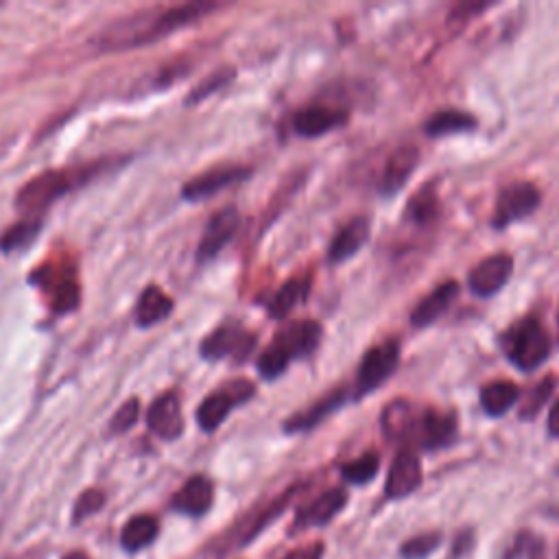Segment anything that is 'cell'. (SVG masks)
Listing matches in <instances>:
<instances>
[{
  "label": "cell",
  "mask_w": 559,
  "mask_h": 559,
  "mask_svg": "<svg viewBox=\"0 0 559 559\" xmlns=\"http://www.w3.org/2000/svg\"><path fill=\"white\" fill-rule=\"evenodd\" d=\"M217 9L219 5L214 3H186L177 7L142 9L138 14L116 20L114 25L107 27L97 40L99 51L116 53L153 44L166 38V35L173 31L193 25V22L201 20Z\"/></svg>",
  "instance_id": "cell-1"
},
{
  "label": "cell",
  "mask_w": 559,
  "mask_h": 559,
  "mask_svg": "<svg viewBox=\"0 0 559 559\" xmlns=\"http://www.w3.org/2000/svg\"><path fill=\"white\" fill-rule=\"evenodd\" d=\"M107 169H110V162L99 160V162L68 166V169H57V171H46L42 175H35L33 180H29L18 190L16 208L25 212L27 217L42 214L51 204H55L57 199H62L66 193H70V190L92 182L94 177L103 175Z\"/></svg>",
  "instance_id": "cell-2"
},
{
  "label": "cell",
  "mask_w": 559,
  "mask_h": 559,
  "mask_svg": "<svg viewBox=\"0 0 559 559\" xmlns=\"http://www.w3.org/2000/svg\"><path fill=\"white\" fill-rule=\"evenodd\" d=\"M321 341V326L315 319H297L284 326L271 346L260 354L258 372L263 378L273 380L287 372V367L295 359L313 354Z\"/></svg>",
  "instance_id": "cell-3"
},
{
  "label": "cell",
  "mask_w": 559,
  "mask_h": 559,
  "mask_svg": "<svg viewBox=\"0 0 559 559\" xmlns=\"http://www.w3.org/2000/svg\"><path fill=\"white\" fill-rule=\"evenodd\" d=\"M503 348L518 370L533 372L551 356V337L538 319L527 317L505 332Z\"/></svg>",
  "instance_id": "cell-4"
},
{
  "label": "cell",
  "mask_w": 559,
  "mask_h": 559,
  "mask_svg": "<svg viewBox=\"0 0 559 559\" xmlns=\"http://www.w3.org/2000/svg\"><path fill=\"white\" fill-rule=\"evenodd\" d=\"M256 394V387L249 380H234L225 387L212 391V394L199 404L197 409V424L201 431L212 433L225 422V418L236 409L245 404L249 398Z\"/></svg>",
  "instance_id": "cell-5"
},
{
  "label": "cell",
  "mask_w": 559,
  "mask_h": 559,
  "mask_svg": "<svg viewBox=\"0 0 559 559\" xmlns=\"http://www.w3.org/2000/svg\"><path fill=\"white\" fill-rule=\"evenodd\" d=\"M400 341L389 339L365 352L356 374V394L367 396L398 370Z\"/></svg>",
  "instance_id": "cell-6"
},
{
  "label": "cell",
  "mask_w": 559,
  "mask_h": 559,
  "mask_svg": "<svg viewBox=\"0 0 559 559\" xmlns=\"http://www.w3.org/2000/svg\"><path fill=\"white\" fill-rule=\"evenodd\" d=\"M540 201H542V195L535 184H531V182L511 184V186L503 188L501 195H498L492 225L498 230H503L509 223L525 219L531 212H535V208L540 206Z\"/></svg>",
  "instance_id": "cell-7"
},
{
  "label": "cell",
  "mask_w": 559,
  "mask_h": 559,
  "mask_svg": "<svg viewBox=\"0 0 559 559\" xmlns=\"http://www.w3.org/2000/svg\"><path fill=\"white\" fill-rule=\"evenodd\" d=\"M33 282H38L44 293L51 297L53 311L64 313L73 311L79 304V284L75 273H70L68 267H53L44 265L40 271L33 273Z\"/></svg>",
  "instance_id": "cell-8"
},
{
  "label": "cell",
  "mask_w": 559,
  "mask_h": 559,
  "mask_svg": "<svg viewBox=\"0 0 559 559\" xmlns=\"http://www.w3.org/2000/svg\"><path fill=\"white\" fill-rule=\"evenodd\" d=\"M457 435V420L453 413H439L435 409H424L415 415L411 437L426 450L444 448L453 442Z\"/></svg>",
  "instance_id": "cell-9"
},
{
  "label": "cell",
  "mask_w": 559,
  "mask_h": 559,
  "mask_svg": "<svg viewBox=\"0 0 559 559\" xmlns=\"http://www.w3.org/2000/svg\"><path fill=\"white\" fill-rule=\"evenodd\" d=\"M239 225H241V214L234 208H223L221 212L214 214L206 225L204 236H201L199 241V249H197L199 263H208V260H212L214 256H219L223 252V247L234 239L236 232H239Z\"/></svg>",
  "instance_id": "cell-10"
},
{
  "label": "cell",
  "mask_w": 559,
  "mask_h": 559,
  "mask_svg": "<svg viewBox=\"0 0 559 559\" xmlns=\"http://www.w3.org/2000/svg\"><path fill=\"white\" fill-rule=\"evenodd\" d=\"M254 343H256V337L249 335V332L243 330L241 326L225 324L201 341L199 352L206 361H221V359H230V356H236V354H241V356L247 354Z\"/></svg>",
  "instance_id": "cell-11"
},
{
  "label": "cell",
  "mask_w": 559,
  "mask_h": 559,
  "mask_svg": "<svg viewBox=\"0 0 559 559\" xmlns=\"http://www.w3.org/2000/svg\"><path fill=\"white\" fill-rule=\"evenodd\" d=\"M514 271V258L509 254H494L470 271L468 284L470 291L477 297H492L501 291Z\"/></svg>",
  "instance_id": "cell-12"
},
{
  "label": "cell",
  "mask_w": 559,
  "mask_h": 559,
  "mask_svg": "<svg viewBox=\"0 0 559 559\" xmlns=\"http://www.w3.org/2000/svg\"><path fill=\"white\" fill-rule=\"evenodd\" d=\"M147 424L158 437L171 442L184 433V415L182 402L177 391H164L162 396L153 400L151 409L147 413Z\"/></svg>",
  "instance_id": "cell-13"
},
{
  "label": "cell",
  "mask_w": 559,
  "mask_h": 559,
  "mask_svg": "<svg viewBox=\"0 0 559 559\" xmlns=\"http://www.w3.org/2000/svg\"><path fill=\"white\" fill-rule=\"evenodd\" d=\"M247 166H217V169H212L208 173H201L195 180H190L188 184H184L182 188V197L188 201H201V199H208L212 195H217L219 190L228 188L236 182H243L249 177Z\"/></svg>",
  "instance_id": "cell-14"
},
{
  "label": "cell",
  "mask_w": 559,
  "mask_h": 559,
  "mask_svg": "<svg viewBox=\"0 0 559 559\" xmlns=\"http://www.w3.org/2000/svg\"><path fill=\"white\" fill-rule=\"evenodd\" d=\"M370 232H372L370 217H354L350 223L343 225L330 243L328 249L330 263L332 265L346 263V260H350L354 254H359L367 239H370Z\"/></svg>",
  "instance_id": "cell-15"
},
{
  "label": "cell",
  "mask_w": 559,
  "mask_h": 559,
  "mask_svg": "<svg viewBox=\"0 0 559 559\" xmlns=\"http://www.w3.org/2000/svg\"><path fill=\"white\" fill-rule=\"evenodd\" d=\"M348 112L335 110V107H304L293 118V129L302 138H317L324 136L332 129L346 125Z\"/></svg>",
  "instance_id": "cell-16"
},
{
  "label": "cell",
  "mask_w": 559,
  "mask_h": 559,
  "mask_svg": "<svg viewBox=\"0 0 559 559\" xmlns=\"http://www.w3.org/2000/svg\"><path fill=\"white\" fill-rule=\"evenodd\" d=\"M422 483V466L420 459L409 450L400 453L394 463H391L387 481H385V494L389 498H404L415 492Z\"/></svg>",
  "instance_id": "cell-17"
},
{
  "label": "cell",
  "mask_w": 559,
  "mask_h": 559,
  "mask_svg": "<svg viewBox=\"0 0 559 559\" xmlns=\"http://www.w3.org/2000/svg\"><path fill=\"white\" fill-rule=\"evenodd\" d=\"M418 162H420V151L413 145H402L391 153V158L387 160L383 171V193L396 195L398 190L409 182L411 173L418 169Z\"/></svg>",
  "instance_id": "cell-18"
},
{
  "label": "cell",
  "mask_w": 559,
  "mask_h": 559,
  "mask_svg": "<svg viewBox=\"0 0 559 559\" xmlns=\"http://www.w3.org/2000/svg\"><path fill=\"white\" fill-rule=\"evenodd\" d=\"M457 295H459V284L457 282L439 284V287L433 293H428L424 300L413 308V313H411L413 326L415 328L431 326L433 321H437L448 311L450 306H453V302L457 300Z\"/></svg>",
  "instance_id": "cell-19"
},
{
  "label": "cell",
  "mask_w": 559,
  "mask_h": 559,
  "mask_svg": "<svg viewBox=\"0 0 559 559\" xmlns=\"http://www.w3.org/2000/svg\"><path fill=\"white\" fill-rule=\"evenodd\" d=\"M214 487L206 477L188 479L186 485L173 498V507L188 516H204L212 505Z\"/></svg>",
  "instance_id": "cell-20"
},
{
  "label": "cell",
  "mask_w": 559,
  "mask_h": 559,
  "mask_svg": "<svg viewBox=\"0 0 559 559\" xmlns=\"http://www.w3.org/2000/svg\"><path fill=\"white\" fill-rule=\"evenodd\" d=\"M348 503V494L341 490V487H332V490L321 494L317 501H313L306 509L300 511L297 516V525H306V527H319L326 525L332 518H335L339 511L346 507Z\"/></svg>",
  "instance_id": "cell-21"
},
{
  "label": "cell",
  "mask_w": 559,
  "mask_h": 559,
  "mask_svg": "<svg viewBox=\"0 0 559 559\" xmlns=\"http://www.w3.org/2000/svg\"><path fill=\"white\" fill-rule=\"evenodd\" d=\"M415 415L418 411L407 400H391L387 404L383 415H380V426H383V433L389 442H404L411 437Z\"/></svg>",
  "instance_id": "cell-22"
},
{
  "label": "cell",
  "mask_w": 559,
  "mask_h": 559,
  "mask_svg": "<svg viewBox=\"0 0 559 559\" xmlns=\"http://www.w3.org/2000/svg\"><path fill=\"white\" fill-rule=\"evenodd\" d=\"M173 311V300L156 284H151L140 293V300L136 306V321L140 328H151L160 324Z\"/></svg>",
  "instance_id": "cell-23"
},
{
  "label": "cell",
  "mask_w": 559,
  "mask_h": 559,
  "mask_svg": "<svg viewBox=\"0 0 559 559\" xmlns=\"http://www.w3.org/2000/svg\"><path fill=\"white\" fill-rule=\"evenodd\" d=\"M520 389L511 380H494L481 391V407L487 415L498 418L505 415L518 402Z\"/></svg>",
  "instance_id": "cell-24"
},
{
  "label": "cell",
  "mask_w": 559,
  "mask_h": 559,
  "mask_svg": "<svg viewBox=\"0 0 559 559\" xmlns=\"http://www.w3.org/2000/svg\"><path fill=\"white\" fill-rule=\"evenodd\" d=\"M424 129H426V134L433 138L472 132V129H477V118L470 116L468 112H461V110H442L428 118Z\"/></svg>",
  "instance_id": "cell-25"
},
{
  "label": "cell",
  "mask_w": 559,
  "mask_h": 559,
  "mask_svg": "<svg viewBox=\"0 0 559 559\" xmlns=\"http://www.w3.org/2000/svg\"><path fill=\"white\" fill-rule=\"evenodd\" d=\"M343 404H346V394H343V391H335V394L319 400L313 409H308L300 415H295V418H291L287 424H284V431L287 433L308 431V428L317 426L321 420L328 418L330 413H335L339 407H343Z\"/></svg>",
  "instance_id": "cell-26"
},
{
  "label": "cell",
  "mask_w": 559,
  "mask_h": 559,
  "mask_svg": "<svg viewBox=\"0 0 559 559\" xmlns=\"http://www.w3.org/2000/svg\"><path fill=\"white\" fill-rule=\"evenodd\" d=\"M308 291H311V280L306 278H293L287 284H282L280 291L273 295V300L269 302V317L273 319H284L287 317L297 304H302Z\"/></svg>",
  "instance_id": "cell-27"
},
{
  "label": "cell",
  "mask_w": 559,
  "mask_h": 559,
  "mask_svg": "<svg viewBox=\"0 0 559 559\" xmlns=\"http://www.w3.org/2000/svg\"><path fill=\"white\" fill-rule=\"evenodd\" d=\"M158 535V520L151 516H136L127 522L121 533V542L127 551H140L149 546Z\"/></svg>",
  "instance_id": "cell-28"
},
{
  "label": "cell",
  "mask_w": 559,
  "mask_h": 559,
  "mask_svg": "<svg viewBox=\"0 0 559 559\" xmlns=\"http://www.w3.org/2000/svg\"><path fill=\"white\" fill-rule=\"evenodd\" d=\"M40 228H42V221L38 217L22 219L20 223L11 225V228L0 236V249H3V252H16V249L27 247L35 236L40 234Z\"/></svg>",
  "instance_id": "cell-29"
},
{
  "label": "cell",
  "mask_w": 559,
  "mask_h": 559,
  "mask_svg": "<svg viewBox=\"0 0 559 559\" xmlns=\"http://www.w3.org/2000/svg\"><path fill=\"white\" fill-rule=\"evenodd\" d=\"M437 212H439L437 193L428 186H424L407 206V214L415 223H431L437 217Z\"/></svg>",
  "instance_id": "cell-30"
},
{
  "label": "cell",
  "mask_w": 559,
  "mask_h": 559,
  "mask_svg": "<svg viewBox=\"0 0 559 559\" xmlns=\"http://www.w3.org/2000/svg\"><path fill=\"white\" fill-rule=\"evenodd\" d=\"M378 468H380L378 455L367 453V455H363L359 459L346 463V466L341 468V474H343V479H346V481L363 485V483H370L376 477Z\"/></svg>",
  "instance_id": "cell-31"
},
{
  "label": "cell",
  "mask_w": 559,
  "mask_h": 559,
  "mask_svg": "<svg viewBox=\"0 0 559 559\" xmlns=\"http://www.w3.org/2000/svg\"><path fill=\"white\" fill-rule=\"evenodd\" d=\"M553 389H555V378L553 376H549V378H544L542 383H538L535 385L529 394H527V398H525V402H522V407H520V418H533V415H538L540 413V409L544 407L546 402H549V398H551V394H553Z\"/></svg>",
  "instance_id": "cell-32"
},
{
  "label": "cell",
  "mask_w": 559,
  "mask_h": 559,
  "mask_svg": "<svg viewBox=\"0 0 559 559\" xmlns=\"http://www.w3.org/2000/svg\"><path fill=\"white\" fill-rule=\"evenodd\" d=\"M232 77H234V70H230V68L219 70V73H214L204 83H199V86L193 92H190V97L186 99V103H197V101L208 99L212 92H217V90H221L225 86V83H230Z\"/></svg>",
  "instance_id": "cell-33"
},
{
  "label": "cell",
  "mask_w": 559,
  "mask_h": 559,
  "mask_svg": "<svg viewBox=\"0 0 559 559\" xmlns=\"http://www.w3.org/2000/svg\"><path fill=\"white\" fill-rule=\"evenodd\" d=\"M138 415H140V400L132 398L127 400L121 409L114 413L112 424H110V431L112 433H125L138 422Z\"/></svg>",
  "instance_id": "cell-34"
},
{
  "label": "cell",
  "mask_w": 559,
  "mask_h": 559,
  "mask_svg": "<svg viewBox=\"0 0 559 559\" xmlns=\"http://www.w3.org/2000/svg\"><path fill=\"white\" fill-rule=\"evenodd\" d=\"M437 546H439L437 535H418V538H413L402 546V557L404 559H424L431 555Z\"/></svg>",
  "instance_id": "cell-35"
},
{
  "label": "cell",
  "mask_w": 559,
  "mask_h": 559,
  "mask_svg": "<svg viewBox=\"0 0 559 559\" xmlns=\"http://www.w3.org/2000/svg\"><path fill=\"white\" fill-rule=\"evenodd\" d=\"M103 503H105L103 492H99V490L83 492L75 503V522H81V520H86L88 516L97 514V511L103 507Z\"/></svg>",
  "instance_id": "cell-36"
},
{
  "label": "cell",
  "mask_w": 559,
  "mask_h": 559,
  "mask_svg": "<svg viewBox=\"0 0 559 559\" xmlns=\"http://www.w3.org/2000/svg\"><path fill=\"white\" fill-rule=\"evenodd\" d=\"M321 553H324V546L308 544V546H302V549L293 551L291 555H287V559H321Z\"/></svg>",
  "instance_id": "cell-37"
},
{
  "label": "cell",
  "mask_w": 559,
  "mask_h": 559,
  "mask_svg": "<svg viewBox=\"0 0 559 559\" xmlns=\"http://www.w3.org/2000/svg\"><path fill=\"white\" fill-rule=\"evenodd\" d=\"M549 433L553 437H559V400L555 402V407L551 409V415H549Z\"/></svg>",
  "instance_id": "cell-38"
},
{
  "label": "cell",
  "mask_w": 559,
  "mask_h": 559,
  "mask_svg": "<svg viewBox=\"0 0 559 559\" xmlns=\"http://www.w3.org/2000/svg\"><path fill=\"white\" fill-rule=\"evenodd\" d=\"M64 559H90L86 553H70V555H66Z\"/></svg>",
  "instance_id": "cell-39"
}]
</instances>
